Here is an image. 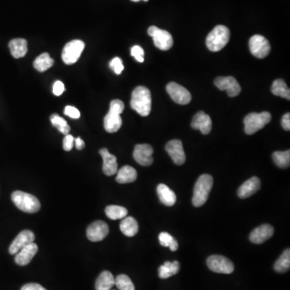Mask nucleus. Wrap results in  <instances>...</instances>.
<instances>
[{
	"label": "nucleus",
	"mask_w": 290,
	"mask_h": 290,
	"mask_svg": "<svg viewBox=\"0 0 290 290\" xmlns=\"http://www.w3.org/2000/svg\"><path fill=\"white\" fill-rule=\"evenodd\" d=\"M131 107L140 116H147L151 112V96L149 90L145 86H137L132 94Z\"/></svg>",
	"instance_id": "f257e3e1"
},
{
	"label": "nucleus",
	"mask_w": 290,
	"mask_h": 290,
	"mask_svg": "<svg viewBox=\"0 0 290 290\" xmlns=\"http://www.w3.org/2000/svg\"><path fill=\"white\" fill-rule=\"evenodd\" d=\"M213 177L209 174H202L198 177L196 181L193 195L192 198L193 205L196 207H199L204 205L208 199L210 190L212 189Z\"/></svg>",
	"instance_id": "f03ea898"
},
{
	"label": "nucleus",
	"mask_w": 290,
	"mask_h": 290,
	"mask_svg": "<svg viewBox=\"0 0 290 290\" xmlns=\"http://www.w3.org/2000/svg\"><path fill=\"white\" fill-rule=\"evenodd\" d=\"M124 110L122 101L115 99L111 102L110 110L104 118V129L109 133H115L120 130L122 126V119L120 115Z\"/></svg>",
	"instance_id": "7ed1b4c3"
},
{
	"label": "nucleus",
	"mask_w": 290,
	"mask_h": 290,
	"mask_svg": "<svg viewBox=\"0 0 290 290\" xmlns=\"http://www.w3.org/2000/svg\"><path fill=\"white\" fill-rule=\"evenodd\" d=\"M230 36L228 27L224 25L216 26L206 37V46L211 52H219L229 42Z\"/></svg>",
	"instance_id": "20e7f679"
},
{
	"label": "nucleus",
	"mask_w": 290,
	"mask_h": 290,
	"mask_svg": "<svg viewBox=\"0 0 290 290\" xmlns=\"http://www.w3.org/2000/svg\"><path fill=\"white\" fill-rule=\"evenodd\" d=\"M11 200L17 208L23 212L32 214L40 210V202L36 197L30 193L17 190L11 194Z\"/></svg>",
	"instance_id": "39448f33"
},
{
	"label": "nucleus",
	"mask_w": 290,
	"mask_h": 290,
	"mask_svg": "<svg viewBox=\"0 0 290 290\" xmlns=\"http://www.w3.org/2000/svg\"><path fill=\"white\" fill-rule=\"evenodd\" d=\"M271 120V114L268 112L248 114L244 120V131L246 134H254L263 129Z\"/></svg>",
	"instance_id": "423d86ee"
},
{
	"label": "nucleus",
	"mask_w": 290,
	"mask_h": 290,
	"mask_svg": "<svg viewBox=\"0 0 290 290\" xmlns=\"http://www.w3.org/2000/svg\"><path fill=\"white\" fill-rule=\"evenodd\" d=\"M147 33L152 37L154 44L162 51L170 49L173 44L172 36L166 30L160 29L156 26H151L147 29Z\"/></svg>",
	"instance_id": "0eeeda50"
},
{
	"label": "nucleus",
	"mask_w": 290,
	"mask_h": 290,
	"mask_svg": "<svg viewBox=\"0 0 290 290\" xmlns=\"http://www.w3.org/2000/svg\"><path fill=\"white\" fill-rule=\"evenodd\" d=\"M85 43L80 40H72L67 43L62 51V61L66 65H72L79 59L82 51L84 50Z\"/></svg>",
	"instance_id": "6e6552de"
},
{
	"label": "nucleus",
	"mask_w": 290,
	"mask_h": 290,
	"mask_svg": "<svg viewBox=\"0 0 290 290\" xmlns=\"http://www.w3.org/2000/svg\"><path fill=\"white\" fill-rule=\"evenodd\" d=\"M206 263L209 269L217 274H231L235 269L233 263L229 259L219 255L210 256L207 259Z\"/></svg>",
	"instance_id": "1a4fd4ad"
},
{
	"label": "nucleus",
	"mask_w": 290,
	"mask_h": 290,
	"mask_svg": "<svg viewBox=\"0 0 290 290\" xmlns=\"http://www.w3.org/2000/svg\"><path fill=\"white\" fill-rule=\"evenodd\" d=\"M249 48L252 54L260 59L267 57L271 51L269 40L261 35H254L250 38Z\"/></svg>",
	"instance_id": "9d476101"
},
{
	"label": "nucleus",
	"mask_w": 290,
	"mask_h": 290,
	"mask_svg": "<svg viewBox=\"0 0 290 290\" xmlns=\"http://www.w3.org/2000/svg\"><path fill=\"white\" fill-rule=\"evenodd\" d=\"M166 91L171 99L177 104L186 105L191 101V94L187 89L176 82H169L166 86Z\"/></svg>",
	"instance_id": "9b49d317"
},
{
	"label": "nucleus",
	"mask_w": 290,
	"mask_h": 290,
	"mask_svg": "<svg viewBox=\"0 0 290 290\" xmlns=\"http://www.w3.org/2000/svg\"><path fill=\"white\" fill-rule=\"evenodd\" d=\"M153 148L151 145L144 144L137 145L133 151V157L135 160L142 166H149L153 163Z\"/></svg>",
	"instance_id": "f8f14e48"
},
{
	"label": "nucleus",
	"mask_w": 290,
	"mask_h": 290,
	"mask_svg": "<svg viewBox=\"0 0 290 290\" xmlns=\"http://www.w3.org/2000/svg\"><path fill=\"white\" fill-rule=\"evenodd\" d=\"M215 85L220 91H227L229 97L237 96L241 92V87L239 82L231 76L217 78L215 80Z\"/></svg>",
	"instance_id": "ddd939ff"
},
{
	"label": "nucleus",
	"mask_w": 290,
	"mask_h": 290,
	"mask_svg": "<svg viewBox=\"0 0 290 290\" xmlns=\"http://www.w3.org/2000/svg\"><path fill=\"white\" fill-rule=\"evenodd\" d=\"M109 233V227L103 221H95L89 226L86 231V236L92 242L102 241Z\"/></svg>",
	"instance_id": "4468645a"
},
{
	"label": "nucleus",
	"mask_w": 290,
	"mask_h": 290,
	"mask_svg": "<svg viewBox=\"0 0 290 290\" xmlns=\"http://www.w3.org/2000/svg\"><path fill=\"white\" fill-rule=\"evenodd\" d=\"M34 240H35V235L33 232L29 230H24L15 237V240H13L9 248V253L11 255H15L19 253V250L23 247L34 243Z\"/></svg>",
	"instance_id": "2eb2a0df"
},
{
	"label": "nucleus",
	"mask_w": 290,
	"mask_h": 290,
	"mask_svg": "<svg viewBox=\"0 0 290 290\" xmlns=\"http://www.w3.org/2000/svg\"><path fill=\"white\" fill-rule=\"evenodd\" d=\"M165 150L172 158L175 164L181 165L185 162V154L183 148L182 142L179 140H172L165 146Z\"/></svg>",
	"instance_id": "dca6fc26"
},
{
	"label": "nucleus",
	"mask_w": 290,
	"mask_h": 290,
	"mask_svg": "<svg viewBox=\"0 0 290 290\" xmlns=\"http://www.w3.org/2000/svg\"><path fill=\"white\" fill-rule=\"evenodd\" d=\"M274 228L273 226L269 225V224H264L251 232L249 240L253 244H263L274 236Z\"/></svg>",
	"instance_id": "f3484780"
},
{
	"label": "nucleus",
	"mask_w": 290,
	"mask_h": 290,
	"mask_svg": "<svg viewBox=\"0 0 290 290\" xmlns=\"http://www.w3.org/2000/svg\"><path fill=\"white\" fill-rule=\"evenodd\" d=\"M191 127L195 130H199L203 135L210 133L212 129V122L210 116L206 115L204 112H198L193 118Z\"/></svg>",
	"instance_id": "a211bd4d"
},
{
	"label": "nucleus",
	"mask_w": 290,
	"mask_h": 290,
	"mask_svg": "<svg viewBox=\"0 0 290 290\" xmlns=\"http://www.w3.org/2000/svg\"><path fill=\"white\" fill-rule=\"evenodd\" d=\"M38 252V247L35 243L28 244L15 254V261L19 266H25L32 261Z\"/></svg>",
	"instance_id": "6ab92c4d"
},
{
	"label": "nucleus",
	"mask_w": 290,
	"mask_h": 290,
	"mask_svg": "<svg viewBox=\"0 0 290 290\" xmlns=\"http://www.w3.org/2000/svg\"><path fill=\"white\" fill-rule=\"evenodd\" d=\"M103 160V171L107 176H113L118 171L117 158L110 153L108 148H102L99 151Z\"/></svg>",
	"instance_id": "aec40b11"
},
{
	"label": "nucleus",
	"mask_w": 290,
	"mask_h": 290,
	"mask_svg": "<svg viewBox=\"0 0 290 290\" xmlns=\"http://www.w3.org/2000/svg\"><path fill=\"white\" fill-rule=\"evenodd\" d=\"M260 188H261V180L257 177H253L252 178L248 179V181H245L239 188L237 194L239 198L244 199L257 193Z\"/></svg>",
	"instance_id": "412c9836"
},
{
	"label": "nucleus",
	"mask_w": 290,
	"mask_h": 290,
	"mask_svg": "<svg viewBox=\"0 0 290 290\" xmlns=\"http://www.w3.org/2000/svg\"><path fill=\"white\" fill-rule=\"evenodd\" d=\"M158 197L160 198V202L167 206H172L177 202V196L174 192L172 191L170 188L168 187L164 184L158 185L157 189Z\"/></svg>",
	"instance_id": "4be33fe9"
},
{
	"label": "nucleus",
	"mask_w": 290,
	"mask_h": 290,
	"mask_svg": "<svg viewBox=\"0 0 290 290\" xmlns=\"http://www.w3.org/2000/svg\"><path fill=\"white\" fill-rule=\"evenodd\" d=\"M9 48L11 51V54L15 58H21L24 57L27 53V40L23 38L13 39L9 43Z\"/></svg>",
	"instance_id": "5701e85b"
},
{
	"label": "nucleus",
	"mask_w": 290,
	"mask_h": 290,
	"mask_svg": "<svg viewBox=\"0 0 290 290\" xmlns=\"http://www.w3.org/2000/svg\"><path fill=\"white\" fill-rule=\"evenodd\" d=\"M116 173V181L120 184L134 182L137 178V170L129 165L122 167Z\"/></svg>",
	"instance_id": "b1692460"
},
{
	"label": "nucleus",
	"mask_w": 290,
	"mask_h": 290,
	"mask_svg": "<svg viewBox=\"0 0 290 290\" xmlns=\"http://www.w3.org/2000/svg\"><path fill=\"white\" fill-rule=\"evenodd\" d=\"M115 282L116 278H114L111 272L103 271L97 278L95 289L96 290H112V287L115 286Z\"/></svg>",
	"instance_id": "393cba45"
},
{
	"label": "nucleus",
	"mask_w": 290,
	"mask_h": 290,
	"mask_svg": "<svg viewBox=\"0 0 290 290\" xmlns=\"http://www.w3.org/2000/svg\"><path fill=\"white\" fill-rule=\"evenodd\" d=\"M120 230L128 237L136 236L139 231V225L133 217H125L120 223Z\"/></svg>",
	"instance_id": "a878e982"
},
{
	"label": "nucleus",
	"mask_w": 290,
	"mask_h": 290,
	"mask_svg": "<svg viewBox=\"0 0 290 290\" xmlns=\"http://www.w3.org/2000/svg\"><path fill=\"white\" fill-rule=\"evenodd\" d=\"M179 269H180V264L178 261H175L173 262L166 261L164 262V265H162L159 268V272H158L159 277L161 279H167L172 276L178 274Z\"/></svg>",
	"instance_id": "bb28decb"
},
{
	"label": "nucleus",
	"mask_w": 290,
	"mask_h": 290,
	"mask_svg": "<svg viewBox=\"0 0 290 290\" xmlns=\"http://www.w3.org/2000/svg\"><path fill=\"white\" fill-rule=\"evenodd\" d=\"M54 61L51 58L49 54L47 53L38 56L34 61L33 66L39 72H44L53 66Z\"/></svg>",
	"instance_id": "cd10ccee"
},
{
	"label": "nucleus",
	"mask_w": 290,
	"mask_h": 290,
	"mask_svg": "<svg viewBox=\"0 0 290 290\" xmlns=\"http://www.w3.org/2000/svg\"><path fill=\"white\" fill-rule=\"evenodd\" d=\"M271 91L276 96L282 97L288 100L290 99V88L283 79H277L274 81L271 87Z\"/></svg>",
	"instance_id": "c85d7f7f"
},
{
	"label": "nucleus",
	"mask_w": 290,
	"mask_h": 290,
	"mask_svg": "<svg viewBox=\"0 0 290 290\" xmlns=\"http://www.w3.org/2000/svg\"><path fill=\"white\" fill-rule=\"evenodd\" d=\"M290 268V248L286 249L282 256L276 261L274 269L279 274H284L288 271Z\"/></svg>",
	"instance_id": "c756f323"
},
{
	"label": "nucleus",
	"mask_w": 290,
	"mask_h": 290,
	"mask_svg": "<svg viewBox=\"0 0 290 290\" xmlns=\"http://www.w3.org/2000/svg\"><path fill=\"white\" fill-rule=\"evenodd\" d=\"M106 215L112 220H117V219H122L128 215V210L123 206H116V205H111L107 206L105 210Z\"/></svg>",
	"instance_id": "7c9ffc66"
},
{
	"label": "nucleus",
	"mask_w": 290,
	"mask_h": 290,
	"mask_svg": "<svg viewBox=\"0 0 290 290\" xmlns=\"http://www.w3.org/2000/svg\"><path fill=\"white\" fill-rule=\"evenodd\" d=\"M273 159L274 163L279 168H288L290 164V151L287 150L285 151H275L273 154Z\"/></svg>",
	"instance_id": "2f4dec72"
},
{
	"label": "nucleus",
	"mask_w": 290,
	"mask_h": 290,
	"mask_svg": "<svg viewBox=\"0 0 290 290\" xmlns=\"http://www.w3.org/2000/svg\"><path fill=\"white\" fill-rule=\"evenodd\" d=\"M159 241L161 246L169 248L172 252H175L178 249V243L177 240L168 232H161L159 235Z\"/></svg>",
	"instance_id": "473e14b6"
},
{
	"label": "nucleus",
	"mask_w": 290,
	"mask_h": 290,
	"mask_svg": "<svg viewBox=\"0 0 290 290\" xmlns=\"http://www.w3.org/2000/svg\"><path fill=\"white\" fill-rule=\"evenodd\" d=\"M50 120L53 126L55 128H57L58 131L61 132L62 134H69L70 131V127L69 126V124L62 117L58 116L57 114H54V115L51 116Z\"/></svg>",
	"instance_id": "72a5a7b5"
},
{
	"label": "nucleus",
	"mask_w": 290,
	"mask_h": 290,
	"mask_svg": "<svg viewBox=\"0 0 290 290\" xmlns=\"http://www.w3.org/2000/svg\"><path fill=\"white\" fill-rule=\"evenodd\" d=\"M115 286H117V288L120 290H135L134 284L129 276L125 274L119 275L116 278Z\"/></svg>",
	"instance_id": "f704fd0d"
},
{
	"label": "nucleus",
	"mask_w": 290,
	"mask_h": 290,
	"mask_svg": "<svg viewBox=\"0 0 290 290\" xmlns=\"http://www.w3.org/2000/svg\"><path fill=\"white\" fill-rule=\"evenodd\" d=\"M110 68L113 70L116 74H121L124 70V64L122 60L120 57H115L110 62Z\"/></svg>",
	"instance_id": "c9c22d12"
},
{
	"label": "nucleus",
	"mask_w": 290,
	"mask_h": 290,
	"mask_svg": "<svg viewBox=\"0 0 290 290\" xmlns=\"http://www.w3.org/2000/svg\"><path fill=\"white\" fill-rule=\"evenodd\" d=\"M131 54L137 61L141 63L145 61V51L139 45H135L131 49Z\"/></svg>",
	"instance_id": "e433bc0d"
},
{
	"label": "nucleus",
	"mask_w": 290,
	"mask_h": 290,
	"mask_svg": "<svg viewBox=\"0 0 290 290\" xmlns=\"http://www.w3.org/2000/svg\"><path fill=\"white\" fill-rule=\"evenodd\" d=\"M64 114H65V116H68L72 119H76V120L80 118L81 116L80 112L77 108L72 107V106L65 107Z\"/></svg>",
	"instance_id": "4c0bfd02"
},
{
	"label": "nucleus",
	"mask_w": 290,
	"mask_h": 290,
	"mask_svg": "<svg viewBox=\"0 0 290 290\" xmlns=\"http://www.w3.org/2000/svg\"><path fill=\"white\" fill-rule=\"evenodd\" d=\"M74 144V138L71 135H65L63 140V148L65 151H70L73 148Z\"/></svg>",
	"instance_id": "58836bf2"
},
{
	"label": "nucleus",
	"mask_w": 290,
	"mask_h": 290,
	"mask_svg": "<svg viewBox=\"0 0 290 290\" xmlns=\"http://www.w3.org/2000/svg\"><path fill=\"white\" fill-rule=\"evenodd\" d=\"M65 91V86H64L63 82L61 81H57L55 82L53 86V93L56 96H60V95L63 94Z\"/></svg>",
	"instance_id": "ea45409f"
},
{
	"label": "nucleus",
	"mask_w": 290,
	"mask_h": 290,
	"mask_svg": "<svg viewBox=\"0 0 290 290\" xmlns=\"http://www.w3.org/2000/svg\"><path fill=\"white\" fill-rule=\"evenodd\" d=\"M21 290H47L42 286L36 284V283H29L26 284L21 288Z\"/></svg>",
	"instance_id": "a19ab883"
},
{
	"label": "nucleus",
	"mask_w": 290,
	"mask_h": 290,
	"mask_svg": "<svg viewBox=\"0 0 290 290\" xmlns=\"http://www.w3.org/2000/svg\"><path fill=\"white\" fill-rule=\"evenodd\" d=\"M282 125L286 131L290 130V114L286 113L282 119Z\"/></svg>",
	"instance_id": "79ce46f5"
},
{
	"label": "nucleus",
	"mask_w": 290,
	"mask_h": 290,
	"mask_svg": "<svg viewBox=\"0 0 290 290\" xmlns=\"http://www.w3.org/2000/svg\"><path fill=\"white\" fill-rule=\"evenodd\" d=\"M74 144H75L76 147H77V149L78 150H82L85 147V143L84 141H82L80 137H78V138H76L74 139Z\"/></svg>",
	"instance_id": "37998d69"
},
{
	"label": "nucleus",
	"mask_w": 290,
	"mask_h": 290,
	"mask_svg": "<svg viewBox=\"0 0 290 290\" xmlns=\"http://www.w3.org/2000/svg\"><path fill=\"white\" fill-rule=\"evenodd\" d=\"M132 1H133V2H140L141 0H132Z\"/></svg>",
	"instance_id": "c03bdc74"
},
{
	"label": "nucleus",
	"mask_w": 290,
	"mask_h": 290,
	"mask_svg": "<svg viewBox=\"0 0 290 290\" xmlns=\"http://www.w3.org/2000/svg\"><path fill=\"white\" fill-rule=\"evenodd\" d=\"M144 1H145V2H147V1H148V0H144Z\"/></svg>",
	"instance_id": "a18cd8bd"
}]
</instances>
